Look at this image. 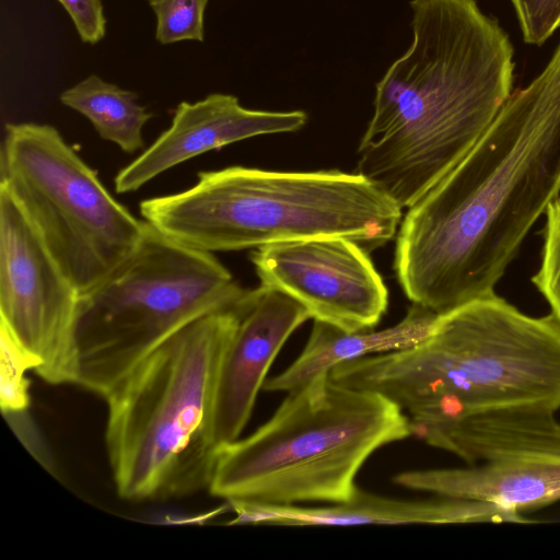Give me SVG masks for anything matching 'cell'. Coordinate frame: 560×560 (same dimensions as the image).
<instances>
[{
  "mask_svg": "<svg viewBox=\"0 0 560 560\" xmlns=\"http://www.w3.org/2000/svg\"><path fill=\"white\" fill-rule=\"evenodd\" d=\"M236 305L179 330L104 397L106 453L121 499L161 501L208 489L219 450L217 382Z\"/></svg>",
  "mask_w": 560,
  "mask_h": 560,
  "instance_id": "4",
  "label": "cell"
},
{
  "mask_svg": "<svg viewBox=\"0 0 560 560\" xmlns=\"http://www.w3.org/2000/svg\"><path fill=\"white\" fill-rule=\"evenodd\" d=\"M303 110L250 109L231 94L212 93L178 104L171 126L115 177L118 194L132 192L158 175L211 150L248 138L298 131L305 126Z\"/></svg>",
  "mask_w": 560,
  "mask_h": 560,
  "instance_id": "12",
  "label": "cell"
},
{
  "mask_svg": "<svg viewBox=\"0 0 560 560\" xmlns=\"http://www.w3.org/2000/svg\"><path fill=\"white\" fill-rule=\"evenodd\" d=\"M138 95L91 74L60 94V102L86 117L98 136L126 153L144 147L142 130L152 114Z\"/></svg>",
  "mask_w": 560,
  "mask_h": 560,
  "instance_id": "17",
  "label": "cell"
},
{
  "mask_svg": "<svg viewBox=\"0 0 560 560\" xmlns=\"http://www.w3.org/2000/svg\"><path fill=\"white\" fill-rule=\"evenodd\" d=\"M411 435L408 415L392 400L325 372L288 392L252 434L221 446L207 490L273 505L346 502L368 458Z\"/></svg>",
  "mask_w": 560,
  "mask_h": 560,
  "instance_id": "6",
  "label": "cell"
},
{
  "mask_svg": "<svg viewBox=\"0 0 560 560\" xmlns=\"http://www.w3.org/2000/svg\"><path fill=\"white\" fill-rule=\"evenodd\" d=\"M436 318L434 312L412 303L400 322L381 330L347 331L314 320L300 355L281 373L267 380L262 389L288 393L341 363L413 347L430 335Z\"/></svg>",
  "mask_w": 560,
  "mask_h": 560,
  "instance_id": "16",
  "label": "cell"
},
{
  "mask_svg": "<svg viewBox=\"0 0 560 560\" xmlns=\"http://www.w3.org/2000/svg\"><path fill=\"white\" fill-rule=\"evenodd\" d=\"M546 217L541 265L532 281L560 323V196L548 205Z\"/></svg>",
  "mask_w": 560,
  "mask_h": 560,
  "instance_id": "20",
  "label": "cell"
},
{
  "mask_svg": "<svg viewBox=\"0 0 560 560\" xmlns=\"http://www.w3.org/2000/svg\"><path fill=\"white\" fill-rule=\"evenodd\" d=\"M71 18L83 43L97 44L106 33L102 0H58Z\"/></svg>",
  "mask_w": 560,
  "mask_h": 560,
  "instance_id": "22",
  "label": "cell"
},
{
  "mask_svg": "<svg viewBox=\"0 0 560 560\" xmlns=\"http://www.w3.org/2000/svg\"><path fill=\"white\" fill-rule=\"evenodd\" d=\"M338 384L378 393L411 421L504 408H560V323L492 293L438 315L408 349L335 366Z\"/></svg>",
  "mask_w": 560,
  "mask_h": 560,
  "instance_id": "3",
  "label": "cell"
},
{
  "mask_svg": "<svg viewBox=\"0 0 560 560\" xmlns=\"http://www.w3.org/2000/svg\"><path fill=\"white\" fill-rule=\"evenodd\" d=\"M237 323L219 371L213 434L220 448L246 427L272 362L289 337L311 318L287 293L260 284L236 305Z\"/></svg>",
  "mask_w": 560,
  "mask_h": 560,
  "instance_id": "11",
  "label": "cell"
},
{
  "mask_svg": "<svg viewBox=\"0 0 560 560\" xmlns=\"http://www.w3.org/2000/svg\"><path fill=\"white\" fill-rule=\"evenodd\" d=\"M393 481L433 495L492 503L518 514L560 501V464L553 463L501 460L408 470Z\"/></svg>",
  "mask_w": 560,
  "mask_h": 560,
  "instance_id": "15",
  "label": "cell"
},
{
  "mask_svg": "<svg viewBox=\"0 0 560 560\" xmlns=\"http://www.w3.org/2000/svg\"><path fill=\"white\" fill-rule=\"evenodd\" d=\"M0 406L5 416L25 412L30 406L28 371H36L39 361L26 351L0 325Z\"/></svg>",
  "mask_w": 560,
  "mask_h": 560,
  "instance_id": "18",
  "label": "cell"
},
{
  "mask_svg": "<svg viewBox=\"0 0 560 560\" xmlns=\"http://www.w3.org/2000/svg\"><path fill=\"white\" fill-rule=\"evenodd\" d=\"M80 292L31 219L0 186V325L52 385L74 384Z\"/></svg>",
  "mask_w": 560,
  "mask_h": 560,
  "instance_id": "9",
  "label": "cell"
},
{
  "mask_svg": "<svg viewBox=\"0 0 560 560\" xmlns=\"http://www.w3.org/2000/svg\"><path fill=\"white\" fill-rule=\"evenodd\" d=\"M523 39L540 46L560 27V0H511Z\"/></svg>",
  "mask_w": 560,
  "mask_h": 560,
  "instance_id": "21",
  "label": "cell"
},
{
  "mask_svg": "<svg viewBox=\"0 0 560 560\" xmlns=\"http://www.w3.org/2000/svg\"><path fill=\"white\" fill-rule=\"evenodd\" d=\"M235 517L229 525L353 526L451 525L469 523H533L522 514L492 503L434 495L428 500L393 499L360 488L346 502L322 506L273 505L226 501Z\"/></svg>",
  "mask_w": 560,
  "mask_h": 560,
  "instance_id": "13",
  "label": "cell"
},
{
  "mask_svg": "<svg viewBox=\"0 0 560 560\" xmlns=\"http://www.w3.org/2000/svg\"><path fill=\"white\" fill-rule=\"evenodd\" d=\"M411 433L468 465L528 460L560 464V422L555 412L520 407L444 420L411 421Z\"/></svg>",
  "mask_w": 560,
  "mask_h": 560,
  "instance_id": "14",
  "label": "cell"
},
{
  "mask_svg": "<svg viewBox=\"0 0 560 560\" xmlns=\"http://www.w3.org/2000/svg\"><path fill=\"white\" fill-rule=\"evenodd\" d=\"M560 195V42L467 155L401 219L394 269L435 314L494 293L523 238Z\"/></svg>",
  "mask_w": 560,
  "mask_h": 560,
  "instance_id": "1",
  "label": "cell"
},
{
  "mask_svg": "<svg viewBox=\"0 0 560 560\" xmlns=\"http://www.w3.org/2000/svg\"><path fill=\"white\" fill-rule=\"evenodd\" d=\"M250 260L262 284L302 304L311 318L347 331L374 328L388 306V291L359 243L342 236L312 237L255 248Z\"/></svg>",
  "mask_w": 560,
  "mask_h": 560,
  "instance_id": "10",
  "label": "cell"
},
{
  "mask_svg": "<svg viewBox=\"0 0 560 560\" xmlns=\"http://www.w3.org/2000/svg\"><path fill=\"white\" fill-rule=\"evenodd\" d=\"M0 168V186L31 219L80 295L140 243L147 222L109 194L55 127L8 124Z\"/></svg>",
  "mask_w": 560,
  "mask_h": 560,
  "instance_id": "8",
  "label": "cell"
},
{
  "mask_svg": "<svg viewBox=\"0 0 560 560\" xmlns=\"http://www.w3.org/2000/svg\"><path fill=\"white\" fill-rule=\"evenodd\" d=\"M245 292L212 253L147 223L128 258L80 295L74 385L104 398L167 339Z\"/></svg>",
  "mask_w": 560,
  "mask_h": 560,
  "instance_id": "7",
  "label": "cell"
},
{
  "mask_svg": "<svg viewBox=\"0 0 560 560\" xmlns=\"http://www.w3.org/2000/svg\"><path fill=\"white\" fill-rule=\"evenodd\" d=\"M155 19V39L162 44L205 39V11L209 0H147Z\"/></svg>",
  "mask_w": 560,
  "mask_h": 560,
  "instance_id": "19",
  "label": "cell"
},
{
  "mask_svg": "<svg viewBox=\"0 0 560 560\" xmlns=\"http://www.w3.org/2000/svg\"><path fill=\"white\" fill-rule=\"evenodd\" d=\"M413 39L376 84L357 173L410 208L472 149L512 94L509 35L476 0H411Z\"/></svg>",
  "mask_w": 560,
  "mask_h": 560,
  "instance_id": "2",
  "label": "cell"
},
{
  "mask_svg": "<svg viewBox=\"0 0 560 560\" xmlns=\"http://www.w3.org/2000/svg\"><path fill=\"white\" fill-rule=\"evenodd\" d=\"M401 210L359 173L246 166L200 172L190 188L140 203L152 228L208 253L324 236L371 252L397 234Z\"/></svg>",
  "mask_w": 560,
  "mask_h": 560,
  "instance_id": "5",
  "label": "cell"
}]
</instances>
